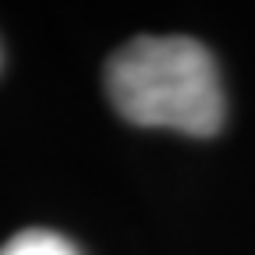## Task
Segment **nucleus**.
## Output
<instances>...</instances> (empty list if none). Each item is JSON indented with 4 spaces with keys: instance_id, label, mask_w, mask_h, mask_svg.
I'll return each instance as SVG.
<instances>
[{
    "instance_id": "1",
    "label": "nucleus",
    "mask_w": 255,
    "mask_h": 255,
    "mask_svg": "<svg viewBox=\"0 0 255 255\" xmlns=\"http://www.w3.org/2000/svg\"><path fill=\"white\" fill-rule=\"evenodd\" d=\"M107 92L117 114L142 128L216 135L223 128V85L213 53L188 36H138L107 64Z\"/></svg>"
},
{
    "instance_id": "2",
    "label": "nucleus",
    "mask_w": 255,
    "mask_h": 255,
    "mask_svg": "<svg viewBox=\"0 0 255 255\" xmlns=\"http://www.w3.org/2000/svg\"><path fill=\"white\" fill-rule=\"evenodd\" d=\"M0 255H78V248L53 231H21L0 248Z\"/></svg>"
}]
</instances>
